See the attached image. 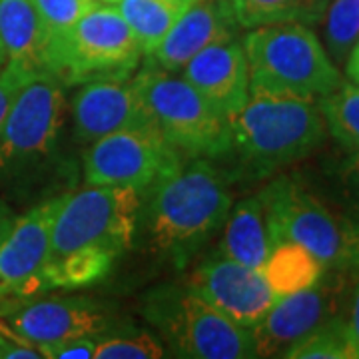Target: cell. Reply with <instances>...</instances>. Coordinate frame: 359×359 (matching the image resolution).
Returning a JSON list of instances; mask_svg holds the SVG:
<instances>
[{
	"label": "cell",
	"instance_id": "cell-8",
	"mask_svg": "<svg viewBox=\"0 0 359 359\" xmlns=\"http://www.w3.org/2000/svg\"><path fill=\"white\" fill-rule=\"evenodd\" d=\"M150 124L186 158L216 160L230 152V120L182 76L152 60L132 76Z\"/></svg>",
	"mask_w": 359,
	"mask_h": 359
},
{
	"label": "cell",
	"instance_id": "cell-36",
	"mask_svg": "<svg viewBox=\"0 0 359 359\" xmlns=\"http://www.w3.org/2000/svg\"><path fill=\"white\" fill-rule=\"evenodd\" d=\"M6 65V58H4V52H2V46H0V68Z\"/></svg>",
	"mask_w": 359,
	"mask_h": 359
},
{
	"label": "cell",
	"instance_id": "cell-16",
	"mask_svg": "<svg viewBox=\"0 0 359 359\" xmlns=\"http://www.w3.org/2000/svg\"><path fill=\"white\" fill-rule=\"evenodd\" d=\"M238 30L230 0H192L148 58L162 70L178 74L198 52L238 39Z\"/></svg>",
	"mask_w": 359,
	"mask_h": 359
},
{
	"label": "cell",
	"instance_id": "cell-20",
	"mask_svg": "<svg viewBox=\"0 0 359 359\" xmlns=\"http://www.w3.org/2000/svg\"><path fill=\"white\" fill-rule=\"evenodd\" d=\"M259 271L266 278L276 299H280L283 295L295 294L313 285L323 276L325 268L304 245L295 242H278L273 244Z\"/></svg>",
	"mask_w": 359,
	"mask_h": 359
},
{
	"label": "cell",
	"instance_id": "cell-6",
	"mask_svg": "<svg viewBox=\"0 0 359 359\" xmlns=\"http://www.w3.org/2000/svg\"><path fill=\"white\" fill-rule=\"evenodd\" d=\"M142 313L180 358H257L252 330L233 321L188 285H160L142 302Z\"/></svg>",
	"mask_w": 359,
	"mask_h": 359
},
{
	"label": "cell",
	"instance_id": "cell-10",
	"mask_svg": "<svg viewBox=\"0 0 359 359\" xmlns=\"http://www.w3.org/2000/svg\"><path fill=\"white\" fill-rule=\"evenodd\" d=\"M182 158L154 126L120 130L86 146L82 178L90 186H120L144 194Z\"/></svg>",
	"mask_w": 359,
	"mask_h": 359
},
{
	"label": "cell",
	"instance_id": "cell-4",
	"mask_svg": "<svg viewBox=\"0 0 359 359\" xmlns=\"http://www.w3.org/2000/svg\"><path fill=\"white\" fill-rule=\"evenodd\" d=\"M65 122V86L48 72L34 74L0 126V188H25L54 170Z\"/></svg>",
	"mask_w": 359,
	"mask_h": 359
},
{
	"label": "cell",
	"instance_id": "cell-13",
	"mask_svg": "<svg viewBox=\"0 0 359 359\" xmlns=\"http://www.w3.org/2000/svg\"><path fill=\"white\" fill-rule=\"evenodd\" d=\"M108 327L100 306L86 297H32L0 308V330L36 347L42 358L65 339L100 335Z\"/></svg>",
	"mask_w": 359,
	"mask_h": 359
},
{
	"label": "cell",
	"instance_id": "cell-11",
	"mask_svg": "<svg viewBox=\"0 0 359 359\" xmlns=\"http://www.w3.org/2000/svg\"><path fill=\"white\" fill-rule=\"evenodd\" d=\"M346 269H325L318 282L273 302L252 327L257 358H282L299 337L346 311Z\"/></svg>",
	"mask_w": 359,
	"mask_h": 359
},
{
	"label": "cell",
	"instance_id": "cell-29",
	"mask_svg": "<svg viewBox=\"0 0 359 359\" xmlns=\"http://www.w3.org/2000/svg\"><path fill=\"white\" fill-rule=\"evenodd\" d=\"M341 210L359 226V152H349L339 168Z\"/></svg>",
	"mask_w": 359,
	"mask_h": 359
},
{
	"label": "cell",
	"instance_id": "cell-22",
	"mask_svg": "<svg viewBox=\"0 0 359 359\" xmlns=\"http://www.w3.org/2000/svg\"><path fill=\"white\" fill-rule=\"evenodd\" d=\"M327 2L330 0H230L238 25L245 30L285 22L318 25Z\"/></svg>",
	"mask_w": 359,
	"mask_h": 359
},
{
	"label": "cell",
	"instance_id": "cell-21",
	"mask_svg": "<svg viewBox=\"0 0 359 359\" xmlns=\"http://www.w3.org/2000/svg\"><path fill=\"white\" fill-rule=\"evenodd\" d=\"M116 8L130 26L142 56H152L188 8V0H116Z\"/></svg>",
	"mask_w": 359,
	"mask_h": 359
},
{
	"label": "cell",
	"instance_id": "cell-18",
	"mask_svg": "<svg viewBox=\"0 0 359 359\" xmlns=\"http://www.w3.org/2000/svg\"><path fill=\"white\" fill-rule=\"evenodd\" d=\"M46 28L32 0H0V46L6 62L44 72Z\"/></svg>",
	"mask_w": 359,
	"mask_h": 359
},
{
	"label": "cell",
	"instance_id": "cell-35",
	"mask_svg": "<svg viewBox=\"0 0 359 359\" xmlns=\"http://www.w3.org/2000/svg\"><path fill=\"white\" fill-rule=\"evenodd\" d=\"M347 65V76L349 80H353V84L359 86V42L355 44V48L351 50L349 58L346 60Z\"/></svg>",
	"mask_w": 359,
	"mask_h": 359
},
{
	"label": "cell",
	"instance_id": "cell-23",
	"mask_svg": "<svg viewBox=\"0 0 359 359\" xmlns=\"http://www.w3.org/2000/svg\"><path fill=\"white\" fill-rule=\"evenodd\" d=\"M116 257L102 250H78L60 257H46L42 280L46 290H80L102 282Z\"/></svg>",
	"mask_w": 359,
	"mask_h": 359
},
{
	"label": "cell",
	"instance_id": "cell-12",
	"mask_svg": "<svg viewBox=\"0 0 359 359\" xmlns=\"http://www.w3.org/2000/svg\"><path fill=\"white\" fill-rule=\"evenodd\" d=\"M65 194L46 198L18 216L0 244V308L48 292L42 269L50 250L52 224Z\"/></svg>",
	"mask_w": 359,
	"mask_h": 359
},
{
	"label": "cell",
	"instance_id": "cell-2",
	"mask_svg": "<svg viewBox=\"0 0 359 359\" xmlns=\"http://www.w3.org/2000/svg\"><path fill=\"white\" fill-rule=\"evenodd\" d=\"M327 136L313 100L250 94L230 118V152L242 172L266 178L311 156Z\"/></svg>",
	"mask_w": 359,
	"mask_h": 359
},
{
	"label": "cell",
	"instance_id": "cell-7",
	"mask_svg": "<svg viewBox=\"0 0 359 359\" xmlns=\"http://www.w3.org/2000/svg\"><path fill=\"white\" fill-rule=\"evenodd\" d=\"M142 52L120 11L96 2L66 32L46 44L44 72L62 86H82L108 78H132Z\"/></svg>",
	"mask_w": 359,
	"mask_h": 359
},
{
	"label": "cell",
	"instance_id": "cell-5",
	"mask_svg": "<svg viewBox=\"0 0 359 359\" xmlns=\"http://www.w3.org/2000/svg\"><path fill=\"white\" fill-rule=\"evenodd\" d=\"M271 242H295L325 269H359V226L290 176H278L259 192Z\"/></svg>",
	"mask_w": 359,
	"mask_h": 359
},
{
	"label": "cell",
	"instance_id": "cell-15",
	"mask_svg": "<svg viewBox=\"0 0 359 359\" xmlns=\"http://www.w3.org/2000/svg\"><path fill=\"white\" fill-rule=\"evenodd\" d=\"M70 112L74 136L86 146L120 130L152 126L132 78H108L78 86Z\"/></svg>",
	"mask_w": 359,
	"mask_h": 359
},
{
	"label": "cell",
	"instance_id": "cell-25",
	"mask_svg": "<svg viewBox=\"0 0 359 359\" xmlns=\"http://www.w3.org/2000/svg\"><path fill=\"white\" fill-rule=\"evenodd\" d=\"M321 20L325 50L335 65H344L359 42V0H330Z\"/></svg>",
	"mask_w": 359,
	"mask_h": 359
},
{
	"label": "cell",
	"instance_id": "cell-33",
	"mask_svg": "<svg viewBox=\"0 0 359 359\" xmlns=\"http://www.w3.org/2000/svg\"><path fill=\"white\" fill-rule=\"evenodd\" d=\"M344 323H346L349 346L355 353V359H359V282L355 285V292L351 295L349 304L346 306V311H344Z\"/></svg>",
	"mask_w": 359,
	"mask_h": 359
},
{
	"label": "cell",
	"instance_id": "cell-14",
	"mask_svg": "<svg viewBox=\"0 0 359 359\" xmlns=\"http://www.w3.org/2000/svg\"><path fill=\"white\" fill-rule=\"evenodd\" d=\"M186 285L250 330L276 302V295L259 269L248 268L219 254L202 262Z\"/></svg>",
	"mask_w": 359,
	"mask_h": 359
},
{
	"label": "cell",
	"instance_id": "cell-34",
	"mask_svg": "<svg viewBox=\"0 0 359 359\" xmlns=\"http://www.w3.org/2000/svg\"><path fill=\"white\" fill-rule=\"evenodd\" d=\"M16 218H18V216L14 214L13 208L0 198V244H2V242L6 240V236L11 233Z\"/></svg>",
	"mask_w": 359,
	"mask_h": 359
},
{
	"label": "cell",
	"instance_id": "cell-32",
	"mask_svg": "<svg viewBox=\"0 0 359 359\" xmlns=\"http://www.w3.org/2000/svg\"><path fill=\"white\" fill-rule=\"evenodd\" d=\"M0 359H42V353L36 347L0 330Z\"/></svg>",
	"mask_w": 359,
	"mask_h": 359
},
{
	"label": "cell",
	"instance_id": "cell-30",
	"mask_svg": "<svg viewBox=\"0 0 359 359\" xmlns=\"http://www.w3.org/2000/svg\"><path fill=\"white\" fill-rule=\"evenodd\" d=\"M32 76H34L32 72H28L22 66L13 65V62H6L0 68V126L13 106L16 94Z\"/></svg>",
	"mask_w": 359,
	"mask_h": 359
},
{
	"label": "cell",
	"instance_id": "cell-9",
	"mask_svg": "<svg viewBox=\"0 0 359 359\" xmlns=\"http://www.w3.org/2000/svg\"><path fill=\"white\" fill-rule=\"evenodd\" d=\"M142 192L120 186H90L66 192L50 231L48 257L102 250L118 259L138 231Z\"/></svg>",
	"mask_w": 359,
	"mask_h": 359
},
{
	"label": "cell",
	"instance_id": "cell-17",
	"mask_svg": "<svg viewBox=\"0 0 359 359\" xmlns=\"http://www.w3.org/2000/svg\"><path fill=\"white\" fill-rule=\"evenodd\" d=\"M182 78L228 120L238 114L250 98L248 58L244 44L238 39L198 52L184 66Z\"/></svg>",
	"mask_w": 359,
	"mask_h": 359
},
{
	"label": "cell",
	"instance_id": "cell-19",
	"mask_svg": "<svg viewBox=\"0 0 359 359\" xmlns=\"http://www.w3.org/2000/svg\"><path fill=\"white\" fill-rule=\"evenodd\" d=\"M271 248L273 242L259 196H250L231 205L216 254L230 257L248 268L259 269Z\"/></svg>",
	"mask_w": 359,
	"mask_h": 359
},
{
	"label": "cell",
	"instance_id": "cell-38",
	"mask_svg": "<svg viewBox=\"0 0 359 359\" xmlns=\"http://www.w3.org/2000/svg\"><path fill=\"white\" fill-rule=\"evenodd\" d=\"M188 2H192V0H188Z\"/></svg>",
	"mask_w": 359,
	"mask_h": 359
},
{
	"label": "cell",
	"instance_id": "cell-26",
	"mask_svg": "<svg viewBox=\"0 0 359 359\" xmlns=\"http://www.w3.org/2000/svg\"><path fill=\"white\" fill-rule=\"evenodd\" d=\"M287 359H355L346 334L344 313L321 323L285 349Z\"/></svg>",
	"mask_w": 359,
	"mask_h": 359
},
{
	"label": "cell",
	"instance_id": "cell-27",
	"mask_svg": "<svg viewBox=\"0 0 359 359\" xmlns=\"http://www.w3.org/2000/svg\"><path fill=\"white\" fill-rule=\"evenodd\" d=\"M166 355L160 337L148 330H108L96 337L94 359H158Z\"/></svg>",
	"mask_w": 359,
	"mask_h": 359
},
{
	"label": "cell",
	"instance_id": "cell-28",
	"mask_svg": "<svg viewBox=\"0 0 359 359\" xmlns=\"http://www.w3.org/2000/svg\"><path fill=\"white\" fill-rule=\"evenodd\" d=\"M39 11L48 40L66 32L80 16L88 13L96 0H32Z\"/></svg>",
	"mask_w": 359,
	"mask_h": 359
},
{
	"label": "cell",
	"instance_id": "cell-37",
	"mask_svg": "<svg viewBox=\"0 0 359 359\" xmlns=\"http://www.w3.org/2000/svg\"><path fill=\"white\" fill-rule=\"evenodd\" d=\"M96 2H108V4H114L116 0H96Z\"/></svg>",
	"mask_w": 359,
	"mask_h": 359
},
{
	"label": "cell",
	"instance_id": "cell-3",
	"mask_svg": "<svg viewBox=\"0 0 359 359\" xmlns=\"http://www.w3.org/2000/svg\"><path fill=\"white\" fill-rule=\"evenodd\" d=\"M242 44L250 70V94L318 102L344 84L337 65L306 25L252 28Z\"/></svg>",
	"mask_w": 359,
	"mask_h": 359
},
{
	"label": "cell",
	"instance_id": "cell-1",
	"mask_svg": "<svg viewBox=\"0 0 359 359\" xmlns=\"http://www.w3.org/2000/svg\"><path fill=\"white\" fill-rule=\"evenodd\" d=\"M144 194L138 228L146 231L150 250L178 269L224 228L233 205L224 174L202 158L182 160Z\"/></svg>",
	"mask_w": 359,
	"mask_h": 359
},
{
	"label": "cell",
	"instance_id": "cell-24",
	"mask_svg": "<svg viewBox=\"0 0 359 359\" xmlns=\"http://www.w3.org/2000/svg\"><path fill=\"white\" fill-rule=\"evenodd\" d=\"M325 128L349 152H359V86L344 82L318 100Z\"/></svg>",
	"mask_w": 359,
	"mask_h": 359
},
{
	"label": "cell",
	"instance_id": "cell-31",
	"mask_svg": "<svg viewBox=\"0 0 359 359\" xmlns=\"http://www.w3.org/2000/svg\"><path fill=\"white\" fill-rule=\"evenodd\" d=\"M98 335H80L70 337L60 344H56L46 351V359H94V347H96Z\"/></svg>",
	"mask_w": 359,
	"mask_h": 359
}]
</instances>
